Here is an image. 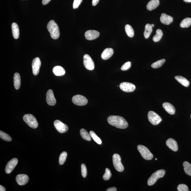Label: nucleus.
Segmentation results:
<instances>
[{
	"instance_id": "4468645a",
	"label": "nucleus",
	"mask_w": 191,
	"mask_h": 191,
	"mask_svg": "<svg viewBox=\"0 0 191 191\" xmlns=\"http://www.w3.org/2000/svg\"><path fill=\"white\" fill-rule=\"evenodd\" d=\"M46 101L48 105L51 106L55 105L56 102L53 91L50 89L47 91L46 94Z\"/></svg>"
},
{
	"instance_id": "2eb2a0df",
	"label": "nucleus",
	"mask_w": 191,
	"mask_h": 191,
	"mask_svg": "<svg viewBox=\"0 0 191 191\" xmlns=\"http://www.w3.org/2000/svg\"><path fill=\"white\" fill-rule=\"evenodd\" d=\"M100 35V33L97 31L90 30L85 32V36L86 39L91 40L96 39Z\"/></svg>"
},
{
	"instance_id": "393cba45",
	"label": "nucleus",
	"mask_w": 191,
	"mask_h": 191,
	"mask_svg": "<svg viewBox=\"0 0 191 191\" xmlns=\"http://www.w3.org/2000/svg\"><path fill=\"white\" fill-rule=\"evenodd\" d=\"M154 26V24H146L145 27V31L144 32V37L145 39H147L150 37V34L153 31L152 28Z\"/></svg>"
},
{
	"instance_id": "6e6552de",
	"label": "nucleus",
	"mask_w": 191,
	"mask_h": 191,
	"mask_svg": "<svg viewBox=\"0 0 191 191\" xmlns=\"http://www.w3.org/2000/svg\"><path fill=\"white\" fill-rule=\"evenodd\" d=\"M72 101L74 104L78 106H83L86 105L88 102V100L86 97L80 94L74 96Z\"/></svg>"
},
{
	"instance_id": "2f4dec72",
	"label": "nucleus",
	"mask_w": 191,
	"mask_h": 191,
	"mask_svg": "<svg viewBox=\"0 0 191 191\" xmlns=\"http://www.w3.org/2000/svg\"><path fill=\"white\" fill-rule=\"evenodd\" d=\"M67 154L66 152H63L60 154L59 158V163L60 165H63L66 161L67 158Z\"/></svg>"
},
{
	"instance_id": "4c0bfd02",
	"label": "nucleus",
	"mask_w": 191,
	"mask_h": 191,
	"mask_svg": "<svg viewBox=\"0 0 191 191\" xmlns=\"http://www.w3.org/2000/svg\"><path fill=\"white\" fill-rule=\"evenodd\" d=\"M131 67V63L130 61L126 62L122 65V67L121 68V70L122 71H126L129 69Z\"/></svg>"
},
{
	"instance_id": "c03bdc74",
	"label": "nucleus",
	"mask_w": 191,
	"mask_h": 191,
	"mask_svg": "<svg viewBox=\"0 0 191 191\" xmlns=\"http://www.w3.org/2000/svg\"><path fill=\"white\" fill-rule=\"evenodd\" d=\"M0 191H5L6 189L3 187V186L1 185L0 186Z\"/></svg>"
},
{
	"instance_id": "c756f323",
	"label": "nucleus",
	"mask_w": 191,
	"mask_h": 191,
	"mask_svg": "<svg viewBox=\"0 0 191 191\" xmlns=\"http://www.w3.org/2000/svg\"><path fill=\"white\" fill-rule=\"evenodd\" d=\"M163 35V32L160 29H158L156 31V35L153 37V39L155 42L160 41L162 38Z\"/></svg>"
},
{
	"instance_id": "5701e85b",
	"label": "nucleus",
	"mask_w": 191,
	"mask_h": 191,
	"mask_svg": "<svg viewBox=\"0 0 191 191\" xmlns=\"http://www.w3.org/2000/svg\"><path fill=\"white\" fill-rule=\"evenodd\" d=\"M12 35L15 39H18L19 37V27L16 23H12Z\"/></svg>"
},
{
	"instance_id": "a878e982",
	"label": "nucleus",
	"mask_w": 191,
	"mask_h": 191,
	"mask_svg": "<svg viewBox=\"0 0 191 191\" xmlns=\"http://www.w3.org/2000/svg\"><path fill=\"white\" fill-rule=\"evenodd\" d=\"M175 78L177 81L179 82L183 86L186 87L188 86L189 85V82L187 79L181 76H176L175 77Z\"/></svg>"
},
{
	"instance_id": "e433bc0d",
	"label": "nucleus",
	"mask_w": 191,
	"mask_h": 191,
	"mask_svg": "<svg viewBox=\"0 0 191 191\" xmlns=\"http://www.w3.org/2000/svg\"><path fill=\"white\" fill-rule=\"evenodd\" d=\"M81 171L82 176L84 178H85L87 175V170L85 164H82L81 165Z\"/></svg>"
},
{
	"instance_id": "0eeeda50",
	"label": "nucleus",
	"mask_w": 191,
	"mask_h": 191,
	"mask_svg": "<svg viewBox=\"0 0 191 191\" xmlns=\"http://www.w3.org/2000/svg\"><path fill=\"white\" fill-rule=\"evenodd\" d=\"M147 118L150 123L154 125H158L162 121L160 116L153 111L149 112Z\"/></svg>"
},
{
	"instance_id": "72a5a7b5",
	"label": "nucleus",
	"mask_w": 191,
	"mask_h": 191,
	"mask_svg": "<svg viewBox=\"0 0 191 191\" xmlns=\"http://www.w3.org/2000/svg\"><path fill=\"white\" fill-rule=\"evenodd\" d=\"M0 138L4 141L10 142L12 141V138L7 133L2 131H0Z\"/></svg>"
},
{
	"instance_id": "4be33fe9",
	"label": "nucleus",
	"mask_w": 191,
	"mask_h": 191,
	"mask_svg": "<svg viewBox=\"0 0 191 191\" xmlns=\"http://www.w3.org/2000/svg\"><path fill=\"white\" fill-rule=\"evenodd\" d=\"M159 0H151L147 4V8L150 11L154 10L159 5Z\"/></svg>"
},
{
	"instance_id": "a211bd4d",
	"label": "nucleus",
	"mask_w": 191,
	"mask_h": 191,
	"mask_svg": "<svg viewBox=\"0 0 191 191\" xmlns=\"http://www.w3.org/2000/svg\"><path fill=\"white\" fill-rule=\"evenodd\" d=\"M160 20L162 24L169 25L171 24L173 22V18L171 16L166 14L162 13L161 15Z\"/></svg>"
},
{
	"instance_id": "37998d69",
	"label": "nucleus",
	"mask_w": 191,
	"mask_h": 191,
	"mask_svg": "<svg viewBox=\"0 0 191 191\" xmlns=\"http://www.w3.org/2000/svg\"><path fill=\"white\" fill-rule=\"evenodd\" d=\"M51 1V0H43L42 4L44 5H46L49 3Z\"/></svg>"
},
{
	"instance_id": "ea45409f",
	"label": "nucleus",
	"mask_w": 191,
	"mask_h": 191,
	"mask_svg": "<svg viewBox=\"0 0 191 191\" xmlns=\"http://www.w3.org/2000/svg\"><path fill=\"white\" fill-rule=\"evenodd\" d=\"M83 0H74L73 4V8L75 9L78 8L79 6Z\"/></svg>"
},
{
	"instance_id": "c9c22d12",
	"label": "nucleus",
	"mask_w": 191,
	"mask_h": 191,
	"mask_svg": "<svg viewBox=\"0 0 191 191\" xmlns=\"http://www.w3.org/2000/svg\"><path fill=\"white\" fill-rule=\"evenodd\" d=\"M111 176V171L108 168H106L105 170V173L103 176V178L105 181H108L109 180Z\"/></svg>"
},
{
	"instance_id": "dca6fc26",
	"label": "nucleus",
	"mask_w": 191,
	"mask_h": 191,
	"mask_svg": "<svg viewBox=\"0 0 191 191\" xmlns=\"http://www.w3.org/2000/svg\"><path fill=\"white\" fill-rule=\"evenodd\" d=\"M16 180L18 185L20 186H24L29 182V178L27 175L19 174L17 175Z\"/></svg>"
},
{
	"instance_id": "bb28decb",
	"label": "nucleus",
	"mask_w": 191,
	"mask_h": 191,
	"mask_svg": "<svg viewBox=\"0 0 191 191\" xmlns=\"http://www.w3.org/2000/svg\"><path fill=\"white\" fill-rule=\"evenodd\" d=\"M80 134L81 136L84 139L88 141L91 140V137L90 135L88 133L85 129L82 128L80 130Z\"/></svg>"
},
{
	"instance_id": "412c9836",
	"label": "nucleus",
	"mask_w": 191,
	"mask_h": 191,
	"mask_svg": "<svg viewBox=\"0 0 191 191\" xmlns=\"http://www.w3.org/2000/svg\"><path fill=\"white\" fill-rule=\"evenodd\" d=\"M14 83L15 89H19L21 86V80L20 74L18 73H15L14 75Z\"/></svg>"
},
{
	"instance_id": "de8ad7c7",
	"label": "nucleus",
	"mask_w": 191,
	"mask_h": 191,
	"mask_svg": "<svg viewBox=\"0 0 191 191\" xmlns=\"http://www.w3.org/2000/svg\"><path fill=\"white\" fill-rule=\"evenodd\" d=\"M190 118H191V116H190Z\"/></svg>"
},
{
	"instance_id": "39448f33",
	"label": "nucleus",
	"mask_w": 191,
	"mask_h": 191,
	"mask_svg": "<svg viewBox=\"0 0 191 191\" xmlns=\"http://www.w3.org/2000/svg\"><path fill=\"white\" fill-rule=\"evenodd\" d=\"M137 149L141 156L145 160H150L153 159V155L147 147L142 145H138Z\"/></svg>"
},
{
	"instance_id": "423d86ee",
	"label": "nucleus",
	"mask_w": 191,
	"mask_h": 191,
	"mask_svg": "<svg viewBox=\"0 0 191 191\" xmlns=\"http://www.w3.org/2000/svg\"><path fill=\"white\" fill-rule=\"evenodd\" d=\"M113 165L118 171L122 172L124 170V167L121 162V158L120 155L115 154L113 156Z\"/></svg>"
},
{
	"instance_id": "20e7f679",
	"label": "nucleus",
	"mask_w": 191,
	"mask_h": 191,
	"mask_svg": "<svg viewBox=\"0 0 191 191\" xmlns=\"http://www.w3.org/2000/svg\"><path fill=\"white\" fill-rule=\"evenodd\" d=\"M23 120L29 126L33 128H36L38 123L35 118L31 114H26L23 117Z\"/></svg>"
},
{
	"instance_id": "b1692460",
	"label": "nucleus",
	"mask_w": 191,
	"mask_h": 191,
	"mask_svg": "<svg viewBox=\"0 0 191 191\" xmlns=\"http://www.w3.org/2000/svg\"><path fill=\"white\" fill-rule=\"evenodd\" d=\"M52 71L54 74L57 76L64 75L66 73L65 69L60 66H55L53 69Z\"/></svg>"
},
{
	"instance_id": "6ab92c4d",
	"label": "nucleus",
	"mask_w": 191,
	"mask_h": 191,
	"mask_svg": "<svg viewBox=\"0 0 191 191\" xmlns=\"http://www.w3.org/2000/svg\"><path fill=\"white\" fill-rule=\"evenodd\" d=\"M114 54V50L111 48L105 49L101 54V57L104 60L108 59L113 56Z\"/></svg>"
},
{
	"instance_id": "ddd939ff",
	"label": "nucleus",
	"mask_w": 191,
	"mask_h": 191,
	"mask_svg": "<svg viewBox=\"0 0 191 191\" xmlns=\"http://www.w3.org/2000/svg\"><path fill=\"white\" fill-rule=\"evenodd\" d=\"M18 162V160L16 158H13L9 161L6 166L5 169L6 173L7 174L11 173L16 167Z\"/></svg>"
},
{
	"instance_id": "c85d7f7f",
	"label": "nucleus",
	"mask_w": 191,
	"mask_h": 191,
	"mask_svg": "<svg viewBox=\"0 0 191 191\" xmlns=\"http://www.w3.org/2000/svg\"><path fill=\"white\" fill-rule=\"evenodd\" d=\"M183 166L186 174L191 176V164L187 161H185L183 162Z\"/></svg>"
},
{
	"instance_id": "cd10ccee",
	"label": "nucleus",
	"mask_w": 191,
	"mask_h": 191,
	"mask_svg": "<svg viewBox=\"0 0 191 191\" xmlns=\"http://www.w3.org/2000/svg\"><path fill=\"white\" fill-rule=\"evenodd\" d=\"M125 32L128 36L130 38H132L134 35V31L133 29L129 24H126L125 26Z\"/></svg>"
},
{
	"instance_id": "aec40b11",
	"label": "nucleus",
	"mask_w": 191,
	"mask_h": 191,
	"mask_svg": "<svg viewBox=\"0 0 191 191\" xmlns=\"http://www.w3.org/2000/svg\"><path fill=\"white\" fill-rule=\"evenodd\" d=\"M162 106L165 111L169 114L173 115L175 114V108L172 104L168 102H165L163 104Z\"/></svg>"
},
{
	"instance_id": "f8f14e48",
	"label": "nucleus",
	"mask_w": 191,
	"mask_h": 191,
	"mask_svg": "<svg viewBox=\"0 0 191 191\" xmlns=\"http://www.w3.org/2000/svg\"><path fill=\"white\" fill-rule=\"evenodd\" d=\"M41 66V62L40 58L39 57L34 58L32 63V71L34 75H37L39 74Z\"/></svg>"
},
{
	"instance_id": "a18cd8bd",
	"label": "nucleus",
	"mask_w": 191,
	"mask_h": 191,
	"mask_svg": "<svg viewBox=\"0 0 191 191\" xmlns=\"http://www.w3.org/2000/svg\"><path fill=\"white\" fill-rule=\"evenodd\" d=\"M186 2H191V0H183Z\"/></svg>"
},
{
	"instance_id": "7c9ffc66",
	"label": "nucleus",
	"mask_w": 191,
	"mask_h": 191,
	"mask_svg": "<svg viewBox=\"0 0 191 191\" xmlns=\"http://www.w3.org/2000/svg\"><path fill=\"white\" fill-rule=\"evenodd\" d=\"M191 24V18H186L183 20L180 24V26L181 28H188Z\"/></svg>"
},
{
	"instance_id": "f03ea898",
	"label": "nucleus",
	"mask_w": 191,
	"mask_h": 191,
	"mask_svg": "<svg viewBox=\"0 0 191 191\" xmlns=\"http://www.w3.org/2000/svg\"><path fill=\"white\" fill-rule=\"evenodd\" d=\"M47 29L52 38L57 39L60 35V32L58 25L54 20H51L47 25Z\"/></svg>"
},
{
	"instance_id": "473e14b6",
	"label": "nucleus",
	"mask_w": 191,
	"mask_h": 191,
	"mask_svg": "<svg viewBox=\"0 0 191 191\" xmlns=\"http://www.w3.org/2000/svg\"><path fill=\"white\" fill-rule=\"evenodd\" d=\"M90 135L91 137L95 142L99 144H102V141L100 138L94 132L92 131L90 132Z\"/></svg>"
},
{
	"instance_id": "9d476101",
	"label": "nucleus",
	"mask_w": 191,
	"mask_h": 191,
	"mask_svg": "<svg viewBox=\"0 0 191 191\" xmlns=\"http://www.w3.org/2000/svg\"><path fill=\"white\" fill-rule=\"evenodd\" d=\"M54 125L57 131L60 133H66L68 130L67 125L59 120L54 121Z\"/></svg>"
},
{
	"instance_id": "1a4fd4ad",
	"label": "nucleus",
	"mask_w": 191,
	"mask_h": 191,
	"mask_svg": "<svg viewBox=\"0 0 191 191\" xmlns=\"http://www.w3.org/2000/svg\"><path fill=\"white\" fill-rule=\"evenodd\" d=\"M83 63L84 66L88 70H93L94 68V64L92 59L88 54L84 56Z\"/></svg>"
},
{
	"instance_id": "9b49d317",
	"label": "nucleus",
	"mask_w": 191,
	"mask_h": 191,
	"mask_svg": "<svg viewBox=\"0 0 191 191\" xmlns=\"http://www.w3.org/2000/svg\"><path fill=\"white\" fill-rule=\"evenodd\" d=\"M120 89L126 92H132L136 89V86L133 84L128 82H123L119 85Z\"/></svg>"
},
{
	"instance_id": "58836bf2",
	"label": "nucleus",
	"mask_w": 191,
	"mask_h": 191,
	"mask_svg": "<svg viewBox=\"0 0 191 191\" xmlns=\"http://www.w3.org/2000/svg\"><path fill=\"white\" fill-rule=\"evenodd\" d=\"M177 190L178 191H189V189L186 185L180 184L178 186Z\"/></svg>"
},
{
	"instance_id": "79ce46f5",
	"label": "nucleus",
	"mask_w": 191,
	"mask_h": 191,
	"mask_svg": "<svg viewBox=\"0 0 191 191\" xmlns=\"http://www.w3.org/2000/svg\"><path fill=\"white\" fill-rule=\"evenodd\" d=\"M100 0H92V4L93 6H96Z\"/></svg>"
},
{
	"instance_id": "f704fd0d",
	"label": "nucleus",
	"mask_w": 191,
	"mask_h": 191,
	"mask_svg": "<svg viewBox=\"0 0 191 191\" xmlns=\"http://www.w3.org/2000/svg\"><path fill=\"white\" fill-rule=\"evenodd\" d=\"M165 60L162 59V60H158L152 65V67L153 68H158L161 67L165 63Z\"/></svg>"
},
{
	"instance_id": "f257e3e1",
	"label": "nucleus",
	"mask_w": 191,
	"mask_h": 191,
	"mask_svg": "<svg viewBox=\"0 0 191 191\" xmlns=\"http://www.w3.org/2000/svg\"><path fill=\"white\" fill-rule=\"evenodd\" d=\"M108 123L118 128L125 129L128 126V124L126 120L122 116H111L107 119Z\"/></svg>"
},
{
	"instance_id": "a19ab883",
	"label": "nucleus",
	"mask_w": 191,
	"mask_h": 191,
	"mask_svg": "<svg viewBox=\"0 0 191 191\" xmlns=\"http://www.w3.org/2000/svg\"><path fill=\"white\" fill-rule=\"evenodd\" d=\"M117 190V189L115 187H111L108 188L106 190V191H116Z\"/></svg>"
},
{
	"instance_id": "f3484780",
	"label": "nucleus",
	"mask_w": 191,
	"mask_h": 191,
	"mask_svg": "<svg viewBox=\"0 0 191 191\" xmlns=\"http://www.w3.org/2000/svg\"><path fill=\"white\" fill-rule=\"evenodd\" d=\"M166 144L169 148L174 152H176L178 150V145L177 143L175 140L171 139H168L166 141Z\"/></svg>"
},
{
	"instance_id": "7ed1b4c3",
	"label": "nucleus",
	"mask_w": 191,
	"mask_h": 191,
	"mask_svg": "<svg viewBox=\"0 0 191 191\" xmlns=\"http://www.w3.org/2000/svg\"><path fill=\"white\" fill-rule=\"evenodd\" d=\"M165 171L164 170H160L157 171L152 174L149 178L147 181V184L151 186L154 184L159 178L163 177L165 175Z\"/></svg>"
},
{
	"instance_id": "49530a36",
	"label": "nucleus",
	"mask_w": 191,
	"mask_h": 191,
	"mask_svg": "<svg viewBox=\"0 0 191 191\" xmlns=\"http://www.w3.org/2000/svg\"><path fill=\"white\" fill-rule=\"evenodd\" d=\"M155 160H157V159L156 158V159H155Z\"/></svg>"
}]
</instances>
